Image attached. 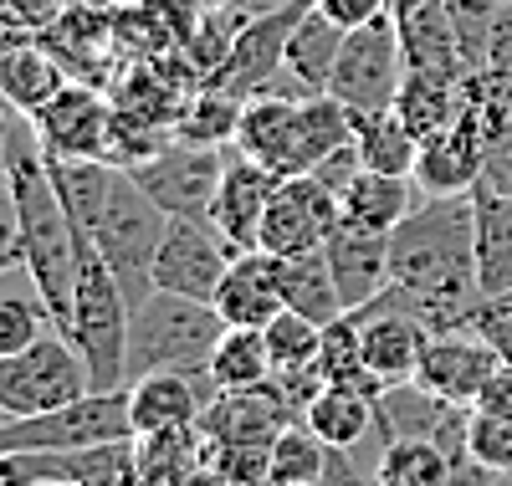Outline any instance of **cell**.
I'll list each match as a JSON object with an SVG mask.
<instances>
[{"label": "cell", "mask_w": 512, "mask_h": 486, "mask_svg": "<svg viewBox=\"0 0 512 486\" xmlns=\"http://www.w3.org/2000/svg\"><path fill=\"white\" fill-rule=\"evenodd\" d=\"M390 267L395 282L379 302L405 307L420 323L472 328L477 307L487 302L477 282V205L466 195H425L400 226L390 231Z\"/></svg>", "instance_id": "obj_1"}, {"label": "cell", "mask_w": 512, "mask_h": 486, "mask_svg": "<svg viewBox=\"0 0 512 486\" xmlns=\"http://www.w3.org/2000/svg\"><path fill=\"white\" fill-rule=\"evenodd\" d=\"M221 394L216 374H144L128 384V420L139 435H169V430H195L210 400Z\"/></svg>", "instance_id": "obj_14"}, {"label": "cell", "mask_w": 512, "mask_h": 486, "mask_svg": "<svg viewBox=\"0 0 512 486\" xmlns=\"http://www.w3.org/2000/svg\"><path fill=\"white\" fill-rule=\"evenodd\" d=\"M226 159H231V154L216 149V144H185V139H175L169 149H159L154 159L134 164V180L159 200L164 215L210 220V205H216Z\"/></svg>", "instance_id": "obj_8"}, {"label": "cell", "mask_w": 512, "mask_h": 486, "mask_svg": "<svg viewBox=\"0 0 512 486\" xmlns=\"http://www.w3.org/2000/svg\"><path fill=\"white\" fill-rule=\"evenodd\" d=\"M221 389H256L272 379V348L262 328H226V338L216 343V359H210Z\"/></svg>", "instance_id": "obj_33"}, {"label": "cell", "mask_w": 512, "mask_h": 486, "mask_svg": "<svg viewBox=\"0 0 512 486\" xmlns=\"http://www.w3.org/2000/svg\"><path fill=\"white\" fill-rule=\"evenodd\" d=\"M354 118V144L364 154V169L379 174H410L415 180V159H420V139L405 128V118L395 108L384 113H349Z\"/></svg>", "instance_id": "obj_30"}, {"label": "cell", "mask_w": 512, "mask_h": 486, "mask_svg": "<svg viewBox=\"0 0 512 486\" xmlns=\"http://www.w3.org/2000/svg\"><path fill=\"white\" fill-rule=\"evenodd\" d=\"M318 369H323V379L328 384H349V389H359V394H369V400H379L384 394V384L369 374V364H364V348H359V323L344 313L338 323H328L323 328V353H318Z\"/></svg>", "instance_id": "obj_35"}, {"label": "cell", "mask_w": 512, "mask_h": 486, "mask_svg": "<svg viewBox=\"0 0 512 486\" xmlns=\"http://www.w3.org/2000/svg\"><path fill=\"white\" fill-rule=\"evenodd\" d=\"M328 267L338 277V297H344V313H364V307L395 282L390 267V236L384 231H364L354 220H338L323 241Z\"/></svg>", "instance_id": "obj_18"}, {"label": "cell", "mask_w": 512, "mask_h": 486, "mask_svg": "<svg viewBox=\"0 0 512 486\" xmlns=\"http://www.w3.org/2000/svg\"><path fill=\"white\" fill-rule=\"evenodd\" d=\"M487 67L512 72V0H502V11H497V21H492V36H487Z\"/></svg>", "instance_id": "obj_45"}, {"label": "cell", "mask_w": 512, "mask_h": 486, "mask_svg": "<svg viewBox=\"0 0 512 486\" xmlns=\"http://www.w3.org/2000/svg\"><path fill=\"white\" fill-rule=\"evenodd\" d=\"M472 328L502 353V359H512V297H492V302H482V307H477V318H472Z\"/></svg>", "instance_id": "obj_41"}, {"label": "cell", "mask_w": 512, "mask_h": 486, "mask_svg": "<svg viewBox=\"0 0 512 486\" xmlns=\"http://www.w3.org/2000/svg\"><path fill=\"white\" fill-rule=\"evenodd\" d=\"M277 185H282V174L246 159L241 149L226 159L216 205H210V226L226 236L231 251H256V241H262V215H267V200L277 195Z\"/></svg>", "instance_id": "obj_17"}, {"label": "cell", "mask_w": 512, "mask_h": 486, "mask_svg": "<svg viewBox=\"0 0 512 486\" xmlns=\"http://www.w3.org/2000/svg\"><path fill=\"white\" fill-rule=\"evenodd\" d=\"M47 302L41 297H0V359L47 338Z\"/></svg>", "instance_id": "obj_38"}, {"label": "cell", "mask_w": 512, "mask_h": 486, "mask_svg": "<svg viewBox=\"0 0 512 486\" xmlns=\"http://www.w3.org/2000/svg\"><path fill=\"white\" fill-rule=\"evenodd\" d=\"M277 282L287 313H303L308 323L328 328L344 318V297H338V277L328 267V251H303V256H277Z\"/></svg>", "instance_id": "obj_24"}, {"label": "cell", "mask_w": 512, "mask_h": 486, "mask_svg": "<svg viewBox=\"0 0 512 486\" xmlns=\"http://www.w3.org/2000/svg\"><path fill=\"white\" fill-rule=\"evenodd\" d=\"M262 333H267V348H272V374L318 369V353H323V328H318V323H308L303 313H277Z\"/></svg>", "instance_id": "obj_37"}, {"label": "cell", "mask_w": 512, "mask_h": 486, "mask_svg": "<svg viewBox=\"0 0 512 486\" xmlns=\"http://www.w3.org/2000/svg\"><path fill=\"white\" fill-rule=\"evenodd\" d=\"M303 486H323V481H303Z\"/></svg>", "instance_id": "obj_51"}, {"label": "cell", "mask_w": 512, "mask_h": 486, "mask_svg": "<svg viewBox=\"0 0 512 486\" xmlns=\"http://www.w3.org/2000/svg\"><path fill=\"white\" fill-rule=\"evenodd\" d=\"M113 98H103L88 82H67L62 93L41 108L36 139L47 159H108V128H113Z\"/></svg>", "instance_id": "obj_11"}, {"label": "cell", "mask_w": 512, "mask_h": 486, "mask_svg": "<svg viewBox=\"0 0 512 486\" xmlns=\"http://www.w3.org/2000/svg\"><path fill=\"white\" fill-rule=\"evenodd\" d=\"M497 364H502V353L477 328H441V333H431V343H425L415 384L431 389L446 405H477V394L487 389Z\"/></svg>", "instance_id": "obj_12"}, {"label": "cell", "mask_w": 512, "mask_h": 486, "mask_svg": "<svg viewBox=\"0 0 512 486\" xmlns=\"http://www.w3.org/2000/svg\"><path fill=\"white\" fill-rule=\"evenodd\" d=\"M103 440H134V420H128V389H93L82 400L47 410V415H26L0 425V456L16 451H82V446H103Z\"/></svg>", "instance_id": "obj_6"}, {"label": "cell", "mask_w": 512, "mask_h": 486, "mask_svg": "<svg viewBox=\"0 0 512 486\" xmlns=\"http://www.w3.org/2000/svg\"><path fill=\"white\" fill-rule=\"evenodd\" d=\"M210 302H216V313L226 318V328H267L277 313H287L282 282H277V256L262 251V246L236 251Z\"/></svg>", "instance_id": "obj_21"}, {"label": "cell", "mask_w": 512, "mask_h": 486, "mask_svg": "<svg viewBox=\"0 0 512 486\" xmlns=\"http://www.w3.org/2000/svg\"><path fill=\"white\" fill-rule=\"evenodd\" d=\"M297 415L277 394V384H256V389H221L210 410L200 415V435L210 446H272L277 430H287Z\"/></svg>", "instance_id": "obj_16"}, {"label": "cell", "mask_w": 512, "mask_h": 486, "mask_svg": "<svg viewBox=\"0 0 512 486\" xmlns=\"http://www.w3.org/2000/svg\"><path fill=\"white\" fill-rule=\"evenodd\" d=\"M313 11L328 16L338 31H359L379 16H390V0H313Z\"/></svg>", "instance_id": "obj_40"}, {"label": "cell", "mask_w": 512, "mask_h": 486, "mask_svg": "<svg viewBox=\"0 0 512 486\" xmlns=\"http://www.w3.org/2000/svg\"><path fill=\"white\" fill-rule=\"evenodd\" d=\"M344 220V200L338 190H328L318 174H287L277 185V195L267 200V215H262V251L272 256H303V251H318L328 241V231Z\"/></svg>", "instance_id": "obj_9"}, {"label": "cell", "mask_w": 512, "mask_h": 486, "mask_svg": "<svg viewBox=\"0 0 512 486\" xmlns=\"http://www.w3.org/2000/svg\"><path fill=\"white\" fill-rule=\"evenodd\" d=\"M303 0H226V11L246 26V21H262V16H277V11H292Z\"/></svg>", "instance_id": "obj_46"}, {"label": "cell", "mask_w": 512, "mask_h": 486, "mask_svg": "<svg viewBox=\"0 0 512 486\" xmlns=\"http://www.w3.org/2000/svg\"><path fill=\"white\" fill-rule=\"evenodd\" d=\"M82 394H93L88 364H82L77 343L57 328L36 338L31 348L11 353V359H0V410H6V420L62 410Z\"/></svg>", "instance_id": "obj_5"}, {"label": "cell", "mask_w": 512, "mask_h": 486, "mask_svg": "<svg viewBox=\"0 0 512 486\" xmlns=\"http://www.w3.org/2000/svg\"><path fill=\"white\" fill-rule=\"evenodd\" d=\"M67 82L72 77L62 72V62L47 47H36V41H16L11 52H0V98L26 118H36Z\"/></svg>", "instance_id": "obj_26"}, {"label": "cell", "mask_w": 512, "mask_h": 486, "mask_svg": "<svg viewBox=\"0 0 512 486\" xmlns=\"http://www.w3.org/2000/svg\"><path fill=\"white\" fill-rule=\"evenodd\" d=\"M226 338L216 302L154 287L128 318V384L144 374H205Z\"/></svg>", "instance_id": "obj_2"}, {"label": "cell", "mask_w": 512, "mask_h": 486, "mask_svg": "<svg viewBox=\"0 0 512 486\" xmlns=\"http://www.w3.org/2000/svg\"><path fill=\"white\" fill-rule=\"evenodd\" d=\"M169 215L159 210V200L134 180V169H118L113 195L93 226V246L108 261V272L118 277L128 307H139L154 292V251L164 241Z\"/></svg>", "instance_id": "obj_4"}, {"label": "cell", "mask_w": 512, "mask_h": 486, "mask_svg": "<svg viewBox=\"0 0 512 486\" xmlns=\"http://www.w3.org/2000/svg\"><path fill=\"white\" fill-rule=\"evenodd\" d=\"M441 410H446V400H436V394L420 389L415 379H410V384H390V389L374 400L384 446H390V440H410V435H431L436 420H441Z\"/></svg>", "instance_id": "obj_34"}, {"label": "cell", "mask_w": 512, "mask_h": 486, "mask_svg": "<svg viewBox=\"0 0 512 486\" xmlns=\"http://www.w3.org/2000/svg\"><path fill=\"white\" fill-rule=\"evenodd\" d=\"M323 466H328V446L303 420H292L287 430H277V440H272V481L277 486L323 481Z\"/></svg>", "instance_id": "obj_36"}, {"label": "cell", "mask_w": 512, "mask_h": 486, "mask_svg": "<svg viewBox=\"0 0 512 486\" xmlns=\"http://www.w3.org/2000/svg\"><path fill=\"white\" fill-rule=\"evenodd\" d=\"M359 323V348H364V364L369 374L390 389V384H410L420 374L425 359V343H431V323H420L405 307L390 302H369L364 313H349Z\"/></svg>", "instance_id": "obj_13"}, {"label": "cell", "mask_w": 512, "mask_h": 486, "mask_svg": "<svg viewBox=\"0 0 512 486\" xmlns=\"http://www.w3.org/2000/svg\"><path fill=\"white\" fill-rule=\"evenodd\" d=\"M241 108H246V98L226 93V87H210V82H200V87H195V98H190V103H185V113H180V123H175V139L226 149V144H236Z\"/></svg>", "instance_id": "obj_31"}, {"label": "cell", "mask_w": 512, "mask_h": 486, "mask_svg": "<svg viewBox=\"0 0 512 486\" xmlns=\"http://www.w3.org/2000/svg\"><path fill=\"white\" fill-rule=\"evenodd\" d=\"M236 149L256 164H267L272 174H303V98L282 93H251L241 108Z\"/></svg>", "instance_id": "obj_15"}, {"label": "cell", "mask_w": 512, "mask_h": 486, "mask_svg": "<svg viewBox=\"0 0 512 486\" xmlns=\"http://www.w3.org/2000/svg\"><path fill=\"white\" fill-rule=\"evenodd\" d=\"M344 36L328 16H318L313 6L303 11V21L292 26L287 36V57H282V72L262 87V93H282V98H313V93H328L333 82V67H338V52H344Z\"/></svg>", "instance_id": "obj_20"}, {"label": "cell", "mask_w": 512, "mask_h": 486, "mask_svg": "<svg viewBox=\"0 0 512 486\" xmlns=\"http://www.w3.org/2000/svg\"><path fill=\"white\" fill-rule=\"evenodd\" d=\"M0 185H6V144H0Z\"/></svg>", "instance_id": "obj_49"}, {"label": "cell", "mask_w": 512, "mask_h": 486, "mask_svg": "<svg viewBox=\"0 0 512 486\" xmlns=\"http://www.w3.org/2000/svg\"><path fill=\"white\" fill-rule=\"evenodd\" d=\"M0 486H31V481L21 476V466H16V456H0Z\"/></svg>", "instance_id": "obj_47"}, {"label": "cell", "mask_w": 512, "mask_h": 486, "mask_svg": "<svg viewBox=\"0 0 512 486\" xmlns=\"http://www.w3.org/2000/svg\"><path fill=\"white\" fill-rule=\"evenodd\" d=\"M128 307L118 277L108 272V261L98 256V246L82 236L77 251V297H72V343L88 364L93 389H128Z\"/></svg>", "instance_id": "obj_3"}, {"label": "cell", "mask_w": 512, "mask_h": 486, "mask_svg": "<svg viewBox=\"0 0 512 486\" xmlns=\"http://www.w3.org/2000/svg\"><path fill=\"white\" fill-rule=\"evenodd\" d=\"M466 108V77H451V72H420L410 67L405 72V87L395 98V113L405 118V128L425 144L431 134H441V128H451Z\"/></svg>", "instance_id": "obj_25"}, {"label": "cell", "mask_w": 512, "mask_h": 486, "mask_svg": "<svg viewBox=\"0 0 512 486\" xmlns=\"http://www.w3.org/2000/svg\"><path fill=\"white\" fill-rule=\"evenodd\" d=\"M31 486H77V481H31Z\"/></svg>", "instance_id": "obj_50"}, {"label": "cell", "mask_w": 512, "mask_h": 486, "mask_svg": "<svg viewBox=\"0 0 512 486\" xmlns=\"http://www.w3.org/2000/svg\"><path fill=\"white\" fill-rule=\"evenodd\" d=\"M405 72H410V62L400 47V26H395V16H379V21L344 36V52H338L328 93L349 113H384V108H395Z\"/></svg>", "instance_id": "obj_7"}, {"label": "cell", "mask_w": 512, "mask_h": 486, "mask_svg": "<svg viewBox=\"0 0 512 486\" xmlns=\"http://www.w3.org/2000/svg\"><path fill=\"white\" fill-rule=\"evenodd\" d=\"M410 6H420V0H390V16H405Z\"/></svg>", "instance_id": "obj_48"}, {"label": "cell", "mask_w": 512, "mask_h": 486, "mask_svg": "<svg viewBox=\"0 0 512 486\" xmlns=\"http://www.w3.org/2000/svg\"><path fill=\"white\" fill-rule=\"evenodd\" d=\"M487 169V134L482 123L461 108V118L441 134H431L420 144V159H415V185L420 195H466Z\"/></svg>", "instance_id": "obj_19"}, {"label": "cell", "mask_w": 512, "mask_h": 486, "mask_svg": "<svg viewBox=\"0 0 512 486\" xmlns=\"http://www.w3.org/2000/svg\"><path fill=\"white\" fill-rule=\"evenodd\" d=\"M303 425L323 440V446H338V451H354L369 440V430H379V415H374V400L349 384H328L318 400L308 405Z\"/></svg>", "instance_id": "obj_28"}, {"label": "cell", "mask_w": 512, "mask_h": 486, "mask_svg": "<svg viewBox=\"0 0 512 486\" xmlns=\"http://www.w3.org/2000/svg\"><path fill=\"white\" fill-rule=\"evenodd\" d=\"M359 169H364V154H359V144L349 139V144H338L328 159H318L308 174H318V180H323L328 190H338V195H344V190L354 185V174H359Z\"/></svg>", "instance_id": "obj_43"}, {"label": "cell", "mask_w": 512, "mask_h": 486, "mask_svg": "<svg viewBox=\"0 0 512 486\" xmlns=\"http://www.w3.org/2000/svg\"><path fill=\"white\" fill-rule=\"evenodd\" d=\"M379 486H451V461L441 456V446L431 435H410V440H390L379 446Z\"/></svg>", "instance_id": "obj_32"}, {"label": "cell", "mask_w": 512, "mask_h": 486, "mask_svg": "<svg viewBox=\"0 0 512 486\" xmlns=\"http://www.w3.org/2000/svg\"><path fill=\"white\" fill-rule=\"evenodd\" d=\"M477 410H487V415H507V420H512V359L497 364V374H492L487 389L477 394Z\"/></svg>", "instance_id": "obj_44"}, {"label": "cell", "mask_w": 512, "mask_h": 486, "mask_svg": "<svg viewBox=\"0 0 512 486\" xmlns=\"http://www.w3.org/2000/svg\"><path fill=\"white\" fill-rule=\"evenodd\" d=\"M400 26V47H405V62L420 67V72H451V77H472L461 57V36L446 16V0H420L405 16H395Z\"/></svg>", "instance_id": "obj_23"}, {"label": "cell", "mask_w": 512, "mask_h": 486, "mask_svg": "<svg viewBox=\"0 0 512 486\" xmlns=\"http://www.w3.org/2000/svg\"><path fill=\"white\" fill-rule=\"evenodd\" d=\"M415 190H420V185L410 180V174L359 169V174H354V185L338 195V200H344V220H354V226H364V231H384V236H390L400 220L420 205Z\"/></svg>", "instance_id": "obj_27"}, {"label": "cell", "mask_w": 512, "mask_h": 486, "mask_svg": "<svg viewBox=\"0 0 512 486\" xmlns=\"http://www.w3.org/2000/svg\"><path fill=\"white\" fill-rule=\"evenodd\" d=\"M466 451H472V461H482L487 471L507 476L512 471V420L487 415V410L472 405V420H466Z\"/></svg>", "instance_id": "obj_39"}, {"label": "cell", "mask_w": 512, "mask_h": 486, "mask_svg": "<svg viewBox=\"0 0 512 486\" xmlns=\"http://www.w3.org/2000/svg\"><path fill=\"white\" fill-rule=\"evenodd\" d=\"M205 461H210V446H205L200 425L195 430H169V435H139L134 486H190Z\"/></svg>", "instance_id": "obj_29"}, {"label": "cell", "mask_w": 512, "mask_h": 486, "mask_svg": "<svg viewBox=\"0 0 512 486\" xmlns=\"http://www.w3.org/2000/svg\"><path fill=\"white\" fill-rule=\"evenodd\" d=\"M472 205H477V282L487 302L512 297V195L477 180Z\"/></svg>", "instance_id": "obj_22"}, {"label": "cell", "mask_w": 512, "mask_h": 486, "mask_svg": "<svg viewBox=\"0 0 512 486\" xmlns=\"http://www.w3.org/2000/svg\"><path fill=\"white\" fill-rule=\"evenodd\" d=\"M0 425H6V410H0Z\"/></svg>", "instance_id": "obj_52"}, {"label": "cell", "mask_w": 512, "mask_h": 486, "mask_svg": "<svg viewBox=\"0 0 512 486\" xmlns=\"http://www.w3.org/2000/svg\"><path fill=\"white\" fill-rule=\"evenodd\" d=\"M11 267H26V256H21V210H16L11 185H0V277H6Z\"/></svg>", "instance_id": "obj_42"}, {"label": "cell", "mask_w": 512, "mask_h": 486, "mask_svg": "<svg viewBox=\"0 0 512 486\" xmlns=\"http://www.w3.org/2000/svg\"><path fill=\"white\" fill-rule=\"evenodd\" d=\"M231 246L210 220H190V215H169L164 241L154 251V287L180 292V297H200L210 302L231 267Z\"/></svg>", "instance_id": "obj_10"}]
</instances>
